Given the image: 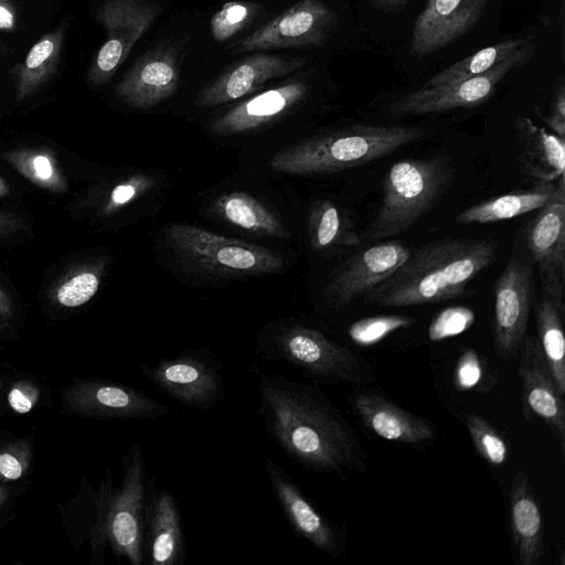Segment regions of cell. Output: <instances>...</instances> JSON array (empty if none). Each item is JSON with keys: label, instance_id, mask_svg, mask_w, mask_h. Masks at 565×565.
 Instances as JSON below:
<instances>
[{"label": "cell", "instance_id": "1", "mask_svg": "<svg viewBox=\"0 0 565 565\" xmlns=\"http://www.w3.org/2000/svg\"><path fill=\"white\" fill-rule=\"evenodd\" d=\"M257 394L264 427L288 457L306 469L339 478L347 470L365 471L358 437L317 386L262 373Z\"/></svg>", "mask_w": 565, "mask_h": 565}, {"label": "cell", "instance_id": "2", "mask_svg": "<svg viewBox=\"0 0 565 565\" xmlns=\"http://www.w3.org/2000/svg\"><path fill=\"white\" fill-rule=\"evenodd\" d=\"M498 255L495 242L445 238L412 250L390 277L364 296L375 307L441 302L466 294L468 284Z\"/></svg>", "mask_w": 565, "mask_h": 565}, {"label": "cell", "instance_id": "3", "mask_svg": "<svg viewBox=\"0 0 565 565\" xmlns=\"http://www.w3.org/2000/svg\"><path fill=\"white\" fill-rule=\"evenodd\" d=\"M405 125H358L301 141L275 153L269 166L289 174H320L362 166L424 138Z\"/></svg>", "mask_w": 565, "mask_h": 565}, {"label": "cell", "instance_id": "4", "mask_svg": "<svg viewBox=\"0 0 565 565\" xmlns=\"http://www.w3.org/2000/svg\"><path fill=\"white\" fill-rule=\"evenodd\" d=\"M257 342L266 360L291 364L312 381L323 384L371 381L370 369L360 358L317 328L282 321L262 331Z\"/></svg>", "mask_w": 565, "mask_h": 565}, {"label": "cell", "instance_id": "5", "mask_svg": "<svg viewBox=\"0 0 565 565\" xmlns=\"http://www.w3.org/2000/svg\"><path fill=\"white\" fill-rule=\"evenodd\" d=\"M450 174V164L441 157L395 162L383 179L382 202L365 238L380 239L408 231L439 199Z\"/></svg>", "mask_w": 565, "mask_h": 565}, {"label": "cell", "instance_id": "6", "mask_svg": "<svg viewBox=\"0 0 565 565\" xmlns=\"http://www.w3.org/2000/svg\"><path fill=\"white\" fill-rule=\"evenodd\" d=\"M166 236L175 254L192 267L220 277L273 274L284 268L271 249L188 224H171Z\"/></svg>", "mask_w": 565, "mask_h": 565}, {"label": "cell", "instance_id": "7", "mask_svg": "<svg viewBox=\"0 0 565 565\" xmlns=\"http://www.w3.org/2000/svg\"><path fill=\"white\" fill-rule=\"evenodd\" d=\"M120 486L109 494L105 536L117 559L142 565L147 469L140 445L131 443L122 460Z\"/></svg>", "mask_w": 565, "mask_h": 565}, {"label": "cell", "instance_id": "8", "mask_svg": "<svg viewBox=\"0 0 565 565\" xmlns=\"http://www.w3.org/2000/svg\"><path fill=\"white\" fill-rule=\"evenodd\" d=\"M138 366L161 392L188 407L207 411L224 399V365L206 349H185L154 366Z\"/></svg>", "mask_w": 565, "mask_h": 565}, {"label": "cell", "instance_id": "9", "mask_svg": "<svg viewBox=\"0 0 565 565\" xmlns=\"http://www.w3.org/2000/svg\"><path fill=\"white\" fill-rule=\"evenodd\" d=\"M161 8L146 0H105L97 19L106 40L89 68L94 86L107 83L125 62L137 41L157 20Z\"/></svg>", "mask_w": 565, "mask_h": 565}, {"label": "cell", "instance_id": "10", "mask_svg": "<svg viewBox=\"0 0 565 565\" xmlns=\"http://www.w3.org/2000/svg\"><path fill=\"white\" fill-rule=\"evenodd\" d=\"M61 393L65 411L89 418L157 419L170 412L142 391L108 380H79Z\"/></svg>", "mask_w": 565, "mask_h": 565}, {"label": "cell", "instance_id": "11", "mask_svg": "<svg viewBox=\"0 0 565 565\" xmlns=\"http://www.w3.org/2000/svg\"><path fill=\"white\" fill-rule=\"evenodd\" d=\"M492 337L500 358L509 360L518 353L525 335L533 296L532 268L512 255L494 287Z\"/></svg>", "mask_w": 565, "mask_h": 565}, {"label": "cell", "instance_id": "12", "mask_svg": "<svg viewBox=\"0 0 565 565\" xmlns=\"http://www.w3.org/2000/svg\"><path fill=\"white\" fill-rule=\"evenodd\" d=\"M335 22L322 0H301L238 41L234 53L321 45Z\"/></svg>", "mask_w": 565, "mask_h": 565}, {"label": "cell", "instance_id": "13", "mask_svg": "<svg viewBox=\"0 0 565 565\" xmlns=\"http://www.w3.org/2000/svg\"><path fill=\"white\" fill-rule=\"evenodd\" d=\"M526 54L525 45L484 74L445 86H424L397 99L391 113L395 116H417L478 106L493 95L498 84L524 61Z\"/></svg>", "mask_w": 565, "mask_h": 565}, {"label": "cell", "instance_id": "14", "mask_svg": "<svg viewBox=\"0 0 565 565\" xmlns=\"http://www.w3.org/2000/svg\"><path fill=\"white\" fill-rule=\"evenodd\" d=\"M264 465L274 495L292 531L321 552L339 557L343 552L339 525L315 507L280 465L269 457Z\"/></svg>", "mask_w": 565, "mask_h": 565}, {"label": "cell", "instance_id": "15", "mask_svg": "<svg viewBox=\"0 0 565 565\" xmlns=\"http://www.w3.org/2000/svg\"><path fill=\"white\" fill-rule=\"evenodd\" d=\"M411 253V248L398 242H384L356 253L327 284L323 291L327 303L343 308L364 297L405 263Z\"/></svg>", "mask_w": 565, "mask_h": 565}, {"label": "cell", "instance_id": "16", "mask_svg": "<svg viewBox=\"0 0 565 565\" xmlns=\"http://www.w3.org/2000/svg\"><path fill=\"white\" fill-rule=\"evenodd\" d=\"M518 373L522 382V412L526 420L541 418L565 450V406L539 340L524 335L519 350Z\"/></svg>", "mask_w": 565, "mask_h": 565}, {"label": "cell", "instance_id": "17", "mask_svg": "<svg viewBox=\"0 0 565 565\" xmlns=\"http://www.w3.org/2000/svg\"><path fill=\"white\" fill-rule=\"evenodd\" d=\"M537 211L524 228L525 243L539 265L543 295L565 310V199Z\"/></svg>", "mask_w": 565, "mask_h": 565}, {"label": "cell", "instance_id": "18", "mask_svg": "<svg viewBox=\"0 0 565 565\" xmlns=\"http://www.w3.org/2000/svg\"><path fill=\"white\" fill-rule=\"evenodd\" d=\"M143 555L151 565H182L186 559L181 512L175 497L147 478Z\"/></svg>", "mask_w": 565, "mask_h": 565}, {"label": "cell", "instance_id": "19", "mask_svg": "<svg viewBox=\"0 0 565 565\" xmlns=\"http://www.w3.org/2000/svg\"><path fill=\"white\" fill-rule=\"evenodd\" d=\"M306 63L300 57L253 54L236 63L206 86L195 98L198 107L220 106L258 90L265 83L287 76Z\"/></svg>", "mask_w": 565, "mask_h": 565}, {"label": "cell", "instance_id": "20", "mask_svg": "<svg viewBox=\"0 0 565 565\" xmlns=\"http://www.w3.org/2000/svg\"><path fill=\"white\" fill-rule=\"evenodd\" d=\"M488 3L489 0H427L414 25L413 52L428 55L456 41L475 25Z\"/></svg>", "mask_w": 565, "mask_h": 565}, {"label": "cell", "instance_id": "21", "mask_svg": "<svg viewBox=\"0 0 565 565\" xmlns=\"http://www.w3.org/2000/svg\"><path fill=\"white\" fill-rule=\"evenodd\" d=\"M180 72L171 49L160 47L143 55L116 87V95L137 109H149L171 97Z\"/></svg>", "mask_w": 565, "mask_h": 565}, {"label": "cell", "instance_id": "22", "mask_svg": "<svg viewBox=\"0 0 565 565\" xmlns=\"http://www.w3.org/2000/svg\"><path fill=\"white\" fill-rule=\"evenodd\" d=\"M349 401L363 426L382 439L419 445L430 443L436 437L430 423L380 394L358 393Z\"/></svg>", "mask_w": 565, "mask_h": 565}, {"label": "cell", "instance_id": "23", "mask_svg": "<svg viewBox=\"0 0 565 565\" xmlns=\"http://www.w3.org/2000/svg\"><path fill=\"white\" fill-rule=\"evenodd\" d=\"M308 90L302 81L265 90L213 120L210 130L214 136H231L257 129L286 114Z\"/></svg>", "mask_w": 565, "mask_h": 565}, {"label": "cell", "instance_id": "24", "mask_svg": "<svg viewBox=\"0 0 565 565\" xmlns=\"http://www.w3.org/2000/svg\"><path fill=\"white\" fill-rule=\"evenodd\" d=\"M509 523L513 553L521 565H537L544 555L540 503L522 470H516L509 492Z\"/></svg>", "mask_w": 565, "mask_h": 565}, {"label": "cell", "instance_id": "25", "mask_svg": "<svg viewBox=\"0 0 565 565\" xmlns=\"http://www.w3.org/2000/svg\"><path fill=\"white\" fill-rule=\"evenodd\" d=\"M515 135L518 162L523 173L537 182L564 179V138L536 126L527 117L515 121Z\"/></svg>", "mask_w": 565, "mask_h": 565}, {"label": "cell", "instance_id": "26", "mask_svg": "<svg viewBox=\"0 0 565 565\" xmlns=\"http://www.w3.org/2000/svg\"><path fill=\"white\" fill-rule=\"evenodd\" d=\"M565 199L564 179L554 182H537L532 189L492 198L467 207L457 215L461 224H486L505 221L537 211L544 205Z\"/></svg>", "mask_w": 565, "mask_h": 565}, {"label": "cell", "instance_id": "27", "mask_svg": "<svg viewBox=\"0 0 565 565\" xmlns=\"http://www.w3.org/2000/svg\"><path fill=\"white\" fill-rule=\"evenodd\" d=\"M211 212L217 218L255 235L288 238L290 232L280 218L253 195L232 191L217 196Z\"/></svg>", "mask_w": 565, "mask_h": 565}, {"label": "cell", "instance_id": "28", "mask_svg": "<svg viewBox=\"0 0 565 565\" xmlns=\"http://www.w3.org/2000/svg\"><path fill=\"white\" fill-rule=\"evenodd\" d=\"M64 40V26L45 33L28 52L24 60L15 64L12 74L15 81L18 102L34 94L55 73L61 57Z\"/></svg>", "mask_w": 565, "mask_h": 565}, {"label": "cell", "instance_id": "29", "mask_svg": "<svg viewBox=\"0 0 565 565\" xmlns=\"http://www.w3.org/2000/svg\"><path fill=\"white\" fill-rule=\"evenodd\" d=\"M565 310L551 298L542 296L536 310L539 343L561 395L565 394Z\"/></svg>", "mask_w": 565, "mask_h": 565}, {"label": "cell", "instance_id": "30", "mask_svg": "<svg viewBox=\"0 0 565 565\" xmlns=\"http://www.w3.org/2000/svg\"><path fill=\"white\" fill-rule=\"evenodd\" d=\"M310 245L316 250L351 247L361 243L360 236L345 223L338 206L330 200H318L308 220Z\"/></svg>", "mask_w": 565, "mask_h": 565}, {"label": "cell", "instance_id": "31", "mask_svg": "<svg viewBox=\"0 0 565 565\" xmlns=\"http://www.w3.org/2000/svg\"><path fill=\"white\" fill-rule=\"evenodd\" d=\"M525 45V39L515 38L487 46L437 73L425 86H445L484 74Z\"/></svg>", "mask_w": 565, "mask_h": 565}, {"label": "cell", "instance_id": "32", "mask_svg": "<svg viewBox=\"0 0 565 565\" xmlns=\"http://www.w3.org/2000/svg\"><path fill=\"white\" fill-rule=\"evenodd\" d=\"M3 158L31 183L56 193L66 191V179L51 150L20 148L6 152Z\"/></svg>", "mask_w": 565, "mask_h": 565}, {"label": "cell", "instance_id": "33", "mask_svg": "<svg viewBox=\"0 0 565 565\" xmlns=\"http://www.w3.org/2000/svg\"><path fill=\"white\" fill-rule=\"evenodd\" d=\"M103 268L82 267L62 279L54 288V301L64 308H76L88 302L97 292Z\"/></svg>", "mask_w": 565, "mask_h": 565}, {"label": "cell", "instance_id": "34", "mask_svg": "<svg viewBox=\"0 0 565 565\" xmlns=\"http://www.w3.org/2000/svg\"><path fill=\"white\" fill-rule=\"evenodd\" d=\"M466 426L477 452L490 465L505 462L508 447L504 438L490 423L478 414L466 416Z\"/></svg>", "mask_w": 565, "mask_h": 565}, {"label": "cell", "instance_id": "35", "mask_svg": "<svg viewBox=\"0 0 565 565\" xmlns=\"http://www.w3.org/2000/svg\"><path fill=\"white\" fill-rule=\"evenodd\" d=\"M258 11L253 2L232 0L225 2L210 21L212 36L223 42L243 30Z\"/></svg>", "mask_w": 565, "mask_h": 565}, {"label": "cell", "instance_id": "36", "mask_svg": "<svg viewBox=\"0 0 565 565\" xmlns=\"http://www.w3.org/2000/svg\"><path fill=\"white\" fill-rule=\"evenodd\" d=\"M413 320L405 316L369 317L352 323L348 329L350 339L363 347L373 345L392 332L407 328Z\"/></svg>", "mask_w": 565, "mask_h": 565}, {"label": "cell", "instance_id": "37", "mask_svg": "<svg viewBox=\"0 0 565 565\" xmlns=\"http://www.w3.org/2000/svg\"><path fill=\"white\" fill-rule=\"evenodd\" d=\"M32 459V443L28 438L6 444L0 449V483L15 481L28 471Z\"/></svg>", "mask_w": 565, "mask_h": 565}, {"label": "cell", "instance_id": "38", "mask_svg": "<svg viewBox=\"0 0 565 565\" xmlns=\"http://www.w3.org/2000/svg\"><path fill=\"white\" fill-rule=\"evenodd\" d=\"M475 321V312L467 307H449L438 313L428 330L433 341L444 340L462 333Z\"/></svg>", "mask_w": 565, "mask_h": 565}, {"label": "cell", "instance_id": "39", "mask_svg": "<svg viewBox=\"0 0 565 565\" xmlns=\"http://www.w3.org/2000/svg\"><path fill=\"white\" fill-rule=\"evenodd\" d=\"M154 184V180L147 174L131 175L113 188L102 209L103 215H110L125 207L138 196L152 189Z\"/></svg>", "mask_w": 565, "mask_h": 565}, {"label": "cell", "instance_id": "40", "mask_svg": "<svg viewBox=\"0 0 565 565\" xmlns=\"http://www.w3.org/2000/svg\"><path fill=\"white\" fill-rule=\"evenodd\" d=\"M484 370L486 366L478 352L473 349H467L459 358L455 369V386L461 391L478 387L486 379Z\"/></svg>", "mask_w": 565, "mask_h": 565}, {"label": "cell", "instance_id": "41", "mask_svg": "<svg viewBox=\"0 0 565 565\" xmlns=\"http://www.w3.org/2000/svg\"><path fill=\"white\" fill-rule=\"evenodd\" d=\"M40 387L30 380L15 381L8 393V404L17 414H28L38 404Z\"/></svg>", "mask_w": 565, "mask_h": 565}, {"label": "cell", "instance_id": "42", "mask_svg": "<svg viewBox=\"0 0 565 565\" xmlns=\"http://www.w3.org/2000/svg\"><path fill=\"white\" fill-rule=\"evenodd\" d=\"M547 126L561 138L565 136V88L563 82L556 87L547 116L541 115Z\"/></svg>", "mask_w": 565, "mask_h": 565}, {"label": "cell", "instance_id": "43", "mask_svg": "<svg viewBox=\"0 0 565 565\" xmlns=\"http://www.w3.org/2000/svg\"><path fill=\"white\" fill-rule=\"evenodd\" d=\"M17 26V11L10 0H0V31H13Z\"/></svg>", "mask_w": 565, "mask_h": 565}, {"label": "cell", "instance_id": "44", "mask_svg": "<svg viewBox=\"0 0 565 565\" xmlns=\"http://www.w3.org/2000/svg\"><path fill=\"white\" fill-rule=\"evenodd\" d=\"M22 225L23 222L19 216L0 211V236L10 235L20 230Z\"/></svg>", "mask_w": 565, "mask_h": 565}, {"label": "cell", "instance_id": "45", "mask_svg": "<svg viewBox=\"0 0 565 565\" xmlns=\"http://www.w3.org/2000/svg\"><path fill=\"white\" fill-rule=\"evenodd\" d=\"M0 316L10 319L13 316V305L8 294L0 286Z\"/></svg>", "mask_w": 565, "mask_h": 565}, {"label": "cell", "instance_id": "46", "mask_svg": "<svg viewBox=\"0 0 565 565\" xmlns=\"http://www.w3.org/2000/svg\"><path fill=\"white\" fill-rule=\"evenodd\" d=\"M9 497V488L0 483V508L6 503Z\"/></svg>", "mask_w": 565, "mask_h": 565}, {"label": "cell", "instance_id": "47", "mask_svg": "<svg viewBox=\"0 0 565 565\" xmlns=\"http://www.w3.org/2000/svg\"><path fill=\"white\" fill-rule=\"evenodd\" d=\"M376 3L385 6V7H395L399 3H403L406 0H374Z\"/></svg>", "mask_w": 565, "mask_h": 565}, {"label": "cell", "instance_id": "48", "mask_svg": "<svg viewBox=\"0 0 565 565\" xmlns=\"http://www.w3.org/2000/svg\"><path fill=\"white\" fill-rule=\"evenodd\" d=\"M9 193V185L4 179L0 177V198L6 196Z\"/></svg>", "mask_w": 565, "mask_h": 565}, {"label": "cell", "instance_id": "49", "mask_svg": "<svg viewBox=\"0 0 565 565\" xmlns=\"http://www.w3.org/2000/svg\"><path fill=\"white\" fill-rule=\"evenodd\" d=\"M7 328H8V323H7L6 319H3L0 316V333L4 332Z\"/></svg>", "mask_w": 565, "mask_h": 565}, {"label": "cell", "instance_id": "50", "mask_svg": "<svg viewBox=\"0 0 565 565\" xmlns=\"http://www.w3.org/2000/svg\"><path fill=\"white\" fill-rule=\"evenodd\" d=\"M1 387H2V382H1V380H0V390H1Z\"/></svg>", "mask_w": 565, "mask_h": 565}]
</instances>
